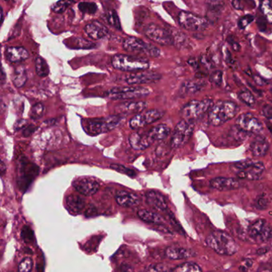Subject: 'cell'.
<instances>
[{
  "label": "cell",
  "instance_id": "obj_56",
  "mask_svg": "<svg viewBox=\"0 0 272 272\" xmlns=\"http://www.w3.org/2000/svg\"><path fill=\"white\" fill-rule=\"evenodd\" d=\"M4 81V71L2 70V83H3Z\"/></svg>",
  "mask_w": 272,
  "mask_h": 272
},
{
  "label": "cell",
  "instance_id": "obj_43",
  "mask_svg": "<svg viewBox=\"0 0 272 272\" xmlns=\"http://www.w3.org/2000/svg\"><path fill=\"white\" fill-rule=\"evenodd\" d=\"M253 162H254V161L251 160V159L239 161V162H235L234 164L232 165V167L235 170H236V172H238L240 170H245V169L248 168V166L252 165Z\"/></svg>",
  "mask_w": 272,
  "mask_h": 272
},
{
  "label": "cell",
  "instance_id": "obj_27",
  "mask_svg": "<svg viewBox=\"0 0 272 272\" xmlns=\"http://www.w3.org/2000/svg\"><path fill=\"white\" fill-rule=\"evenodd\" d=\"M224 8V2L220 0H209L207 2V15L208 21L211 22H216Z\"/></svg>",
  "mask_w": 272,
  "mask_h": 272
},
{
  "label": "cell",
  "instance_id": "obj_23",
  "mask_svg": "<svg viewBox=\"0 0 272 272\" xmlns=\"http://www.w3.org/2000/svg\"><path fill=\"white\" fill-rule=\"evenodd\" d=\"M205 86V81L201 79L186 80L185 82L181 84L180 88L179 94L181 96L196 94L197 92L203 90Z\"/></svg>",
  "mask_w": 272,
  "mask_h": 272
},
{
  "label": "cell",
  "instance_id": "obj_5",
  "mask_svg": "<svg viewBox=\"0 0 272 272\" xmlns=\"http://www.w3.org/2000/svg\"><path fill=\"white\" fill-rule=\"evenodd\" d=\"M213 105V101L211 99L191 100L185 104L181 111L182 120L194 122L195 120L201 118L202 116L208 113Z\"/></svg>",
  "mask_w": 272,
  "mask_h": 272
},
{
  "label": "cell",
  "instance_id": "obj_48",
  "mask_svg": "<svg viewBox=\"0 0 272 272\" xmlns=\"http://www.w3.org/2000/svg\"><path fill=\"white\" fill-rule=\"evenodd\" d=\"M36 130V128L34 126H29L27 128H25L23 129V132H22V135L25 137H29L30 135H32L34 132Z\"/></svg>",
  "mask_w": 272,
  "mask_h": 272
},
{
  "label": "cell",
  "instance_id": "obj_32",
  "mask_svg": "<svg viewBox=\"0 0 272 272\" xmlns=\"http://www.w3.org/2000/svg\"><path fill=\"white\" fill-rule=\"evenodd\" d=\"M35 69L37 74L41 77L48 76L50 72V68L47 62L41 57H38L35 60Z\"/></svg>",
  "mask_w": 272,
  "mask_h": 272
},
{
  "label": "cell",
  "instance_id": "obj_50",
  "mask_svg": "<svg viewBox=\"0 0 272 272\" xmlns=\"http://www.w3.org/2000/svg\"><path fill=\"white\" fill-rule=\"evenodd\" d=\"M264 114L267 118L272 119V106L266 105L264 108Z\"/></svg>",
  "mask_w": 272,
  "mask_h": 272
},
{
  "label": "cell",
  "instance_id": "obj_22",
  "mask_svg": "<svg viewBox=\"0 0 272 272\" xmlns=\"http://www.w3.org/2000/svg\"><path fill=\"white\" fill-rule=\"evenodd\" d=\"M196 255L193 250L178 245H172L166 249V257L173 260H185L194 257Z\"/></svg>",
  "mask_w": 272,
  "mask_h": 272
},
{
  "label": "cell",
  "instance_id": "obj_19",
  "mask_svg": "<svg viewBox=\"0 0 272 272\" xmlns=\"http://www.w3.org/2000/svg\"><path fill=\"white\" fill-rule=\"evenodd\" d=\"M264 170H265V166L262 162H254L245 170L236 172V176L240 179L257 180L262 176Z\"/></svg>",
  "mask_w": 272,
  "mask_h": 272
},
{
  "label": "cell",
  "instance_id": "obj_47",
  "mask_svg": "<svg viewBox=\"0 0 272 272\" xmlns=\"http://www.w3.org/2000/svg\"><path fill=\"white\" fill-rule=\"evenodd\" d=\"M253 20H254V17L252 16V15H250V14L245 15V16L240 18L238 22L239 27L240 29L246 28L247 26L250 24L251 22Z\"/></svg>",
  "mask_w": 272,
  "mask_h": 272
},
{
  "label": "cell",
  "instance_id": "obj_6",
  "mask_svg": "<svg viewBox=\"0 0 272 272\" xmlns=\"http://www.w3.org/2000/svg\"><path fill=\"white\" fill-rule=\"evenodd\" d=\"M123 48L125 51L137 55H145L152 58H158L161 55V50L157 46L135 37L125 38L123 42Z\"/></svg>",
  "mask_w": 272,
  "mask_h": 272
},
{
  "label": "cell",
  "instance_id": "obj_37",
  "mask_svg": "<svg viewBox=\"0 0 272 272\" xmlns=\"http://www.w3.org/2000/svg\"><path fill=\"white\" fill-rule=\"evenodd\" d=\"M239 98L248 106L253 107L256 104V99L249 91L240 92L239 93Z\"/></svg>",
  "mask_w": 272,
  "mask_h": 272
},
{
  "label": "cell",
  "instance_id": "obj_21",
  "mask_svg": "<svg viewBox=\"0 0 272 272\" xmlns=\"http://www.w3.org/2000/svg\"><path fill=\"white\" fill-rule=\"evenodd\" d=\"M212 188L219 191H228L236 190L240 187V182L236 178L218 177L213 178L210 182Z\"/></svg>",
  "mask_w": 272,
  "mask_h": 272
},
{
  "label": "cell",
  "instance_id": "obj_10",
  "mask_svg": "<svg viewBox=\"0 0 272 272\" xmlns=\"http://www.w3.org/2000/svg\"><path fill=\"white\" fill-rule=\"evenodd\" d=\"M178 22L184 30L189 31H203L208 26L205 18L187 11H181L178 15Z\"/></svg>",
  "mask_w": 272,
  "mask_h": 272
},
{
  "label": "cell",
  "instance_id": "obj_45",
  "mask_svg": "<svg viewBox=\"0 0 272 272\" xmlns=\"http://www.w3.org/2000/svg\"><path fill=\"white\" fill-rule=\"evenodd\" d=\"M146 272H169L167 266L162 264H151Z\"/></svg>",
  "mask_w": 272,
  "mask_h": 272
},
{
  "label": "cell",
  "instance_id": "obj_15",
  "mask_svg": "<svg viewBox=\"0 0 272 272\" xmlns=\"http://www.w3.org/2000/svg\"><path fill=\"white\" fill-rule=\"evenodd\" d=\"M162 78V75L155 72H142L132 73L125 77V82L129 85L150 84L157 82Z\"/></svg>",
  "mask_w": 272,
  "mask_h": 272
},
{
  "label": "cell",
  "instance_id": "obj_9",
  "mask_svg": "<svg viewBox=\"0 0 272 272\" xmlns=\"http://www.w3.org/2000/svg\"><path fill=\"white\" fill-rule=\"evenodd\" d=\"M164 115L165 112L159 109L143 111L135 115L129 120V127L133 130H137L146 125L157 122L163 117Z\"/></svg>",
  "mask_w": 272,
  "mask_h": 272
},
{
  "label": "cell",
  "instance_id": "obj_35",
  "mask_svg": "<svg viewBox=\"0 0 272 272\" xmlns=\"http://www.w3.org/2000/svg\"><path fill=\"white\" fill-rule=\"evenodd\" d=\"M73 3H75V0H59L58 2H55V4L53 5L51 9L55 12L63 13Z\"/></svg>",
  "mask_w": 272,
  "mask_h": 272
},
{
  "label": "cell",
  "instance_id": "obj_33",
  "mask_svg": "<svg viewBox=\"0 0 272 272\" xmlns=\"http://www.w3.org/2000/svg\"><path fill=\"white\" fill-rule=\"evenodd\" d=\"M172 272H202L201 268L195 263H184L174 268Z\"/></svg>",
  "mask_w": 272,
  "mask_h": 272
},
{
  "label": "cell",
  "instance_id": "obj_39",
  "mask_svg": "<svg viewBox=\"0 0 272 272\" xmlns=\"http://www.w3.org/2000/svg\"><path fill=\"white\" fill-rule=\"evenodd\" d=\"M260 7H261V10H262L263 14H264L267 20L272 23V6L270 1L263 0Z\"/></svg>",
  "mask_w": 272,
  "mask_h": 272
},
{
  "label": "cell",
  "instance_id": "obj_16",
  "mask_svg": "<svg viewBox=\"0 0 272 272\" xmlns=\"http://www.w3.org/2000/svg\"><path fill=\"white\" fill-rule=\"evenodd\" d=\"M148 107V103L145 101H128L118 104L115 110L117 115L127 116V115L138 114L145 111Z\"/></svg>",
  "mask_w": 272,
  "mask_h": 272
},
{
  "label": "cell",
  "instance_id": "obj_1",
  "mask_svg": "<svg viewBox=\"0 0 272 272\" xmlns=\"http://www.w3.org/2000/svg\"><path fill=\"white\" fill-rule=\"evenodd\" d=\"M206 243L212 250L222 256H233L238 252V245L232 236L222 231H215L208 235Z\"/></svg>",
  "mask_w": 272,
  "mask_h": 272
},
{
  "label": "cell",
  "instance_id": "obj_36",
  "mask_svg": "<svg viewBox=\"0 0 272 272\" xmlns=\"http://www.w3.org/2000/svg\"><path fill=\"white\" fill-rule=\"evenodd\" d=\"M45 112V107L42 103H37L31 108L30 118L37 120L42 118Z\"/></svg>",
  "mask_w": 272,
  "mask_h": 272
},
{
  "label": "cell",
  "instance_id": "obj_18",
  "mask_svg": "<svg viewBox=\"0 0 272 272\" xmlns=\"http://www.w3.org/2000/svg\"><path fill=\"white\" fill-rule=\"evenodd\" d=\"M145 198H146L147 204L153 209L160 212L167 211V202L162 193L156 190H149L145 194Z\"/></svg>",
  "mask_w": 272,
  "mask_h": 272
},
{
  "label": "cell",
  "instance_id": "obj_44",
  "mask_svg": "<svg viewBox=\"0 0 272 272\" xmlns=\"http://www.w3.org/2000/svg\"><path fill=\"white\" fill-rule=\"evenodd\" d=\"M209 80L212 84L220 85L222 84V80H223V72L220 70L215 71L210 75Z\"/></svg>",
  "mask_w": 272,
  "mask_h": 272
},
{
  "label": "cell",
  "instance_id": "obj_55",
  "mask_svg": "<svg viewBox=\"0 0 272 272\" xmlns=\"http://www.w3.org/2000/svg\"><path fill=\"white\" fill-rule=\"evenodd\" d=\"M267 127H268L269 132L272 134V124H271L270 122L267 123Z\"/></svg>",
  "mask_w": 272,
  "mask_h": 272
},
{
  "label": "cell",
  "instance_id": "obj_49",
  "mask_svg": "<svg viewBox=\"0 0 272 272\" xmlns=\"http://www.w3.org/2000/svg\"><path fill=\"white\" fill-rule=\"evenodd\" d=\"M253 262L252 260H246V261H244V264L240 266V269L244 272H248V269L252 266Z\"/></svg>",
  "mask_w": 272,
  "mask_h": 272
},
{
  "label": "cell",
  "instance_id": "obj_13",
  "mask_svg": "<svg viewBox=\"0 0 272 272\" xmlns=\"http://www.w3.org/2000/svg\"><path fill=\"white\" fill-rule=\"evenodd\" d=\"M236 124L239 130L252 134H260L264 129L262 123L251 113L240 115L236 120Z\"/></svg>",
  "mask_w": 272,
  "mask_h": 272
},
{
  "label": "cell",
  "instance_id": "obj_53",
  "mask_svg": "<svg viewBox=\"0 0 272 272\" xmlns=\"http://www.w3.org/2000/svg\"><path fill=\"white\" fill-rule=\"evenodd\" d=\"M0 170H1V175H3L5 174V170H6V166H5L4 162L2 161L1 162V166H0Z\"/></svg>",
  "mask_w": 272,
  "mask_h": 272
},
{
  "label": "cell",
  "instance_id": "obj_26",
  "mask_svg": "<svg viewBox=\"0 0 272 272\" xmlns=\"http://www.w3.org/2000/svg\"><path fill=\"white\" fill-rule=\"evenodd\" d=\"M269 143L266 138L258 136L251 143L250 148L255 157H264L269 150Z\"/></svg>",
  "mask_w": 272,
  "mask_h": 272
},
{
  "label": "cell",
  "instance_id": "obj_28",
  "mask_svg": "<svg viewBox=\"0 0 272 272\" xmlns=\"http://www.w3.org/2000/svg\"><path fill=\"white\" fill-rule=\"evenodd\" d=\"M171 129L166 124H159L149 131V134L153 142L164 140L170 136Z\"/></svg>",
  "mask_w": 272,
  "mask_h": 272
},
{
  "label": "cell",
  "instance_id": "obj_12",
  "mask_svg": "<svg viewBox=\"0 0 272 272\" xmlns=\"http://www.w3.org/2000/svg\"><path fill=\"white\" fill-rule=\"evenodd\" d=\"M145 34L149 39L162 46H170L174 43L173 34L158 25H148L145 29Z\"/></svg>",
  "mask_w": 272,
  "mask_h": 272
},
{
  "label": "cell",
  "instance_id": "obj_54",
  "mask_svg": "<svg viewBox=\"0 0 272 272\" xmlns=\"http://www.w3.org/2000/svg\"><path fill=\"white\" fill-rule=\"evenodd\" d=\"M121 272H132L130 271V268L128 265H125V266H122L121 268Z\"/></svg>",
  "mask_w": 272,
  "mask_h": 272
},
{
  "label": "cell",
  "instance_id": "obj_40",
  "mask_svg": "<svg viewBox=\"0 0 272 272\" xmlns=\"http://www.w3.org/2000/svg\"><path fill=\"white\" fill-rule=\"evenodd\" d=\"M33 260L30 257H26L19 263L18 265V272H30L32 270Z\"/></svg>",
  "mask_w": 272,
  "mask_h": 272
},
{
  "label": "cell",
  "instance_id": "obj_25",
  "mask_svg": "<svg viewBox=\"0 0 272 272\" xmlns=\"http://www.w3.org/2000/svg\"><path fill=\"white\" fill-rule=\"evenodd\" d=\"M85 32L93 40H101L108 34V29L97 21L90 22L85 26Z\"/></svg>",
  "mask_w": 272,
  "mask_h": 272
},
{
  "label": "cell",
  "instance_id": "obj_42",
  "mask_svg": "<svg viewBox=\"0 0 272 272\" xmlns=\"http://www.w3.org/2000/svg\"><path fill=\"white\" fill-rule=\"evenodd\" d=\"M110 168L116 170L117 172L126 174L128 176L134 177L136 175L134 170H131V169L127 168V167H125V166H122V165L112 164L110 165Z\"/></svg>",
  "mask_w": 272,
  "mask_h": 272
},
{
  "label": "cell",
  "instance_id": "obj_4",
  "mask_svg": "<svg viewBox=\"0 0 272 272\" xmlns=\"http://www.w3.org/2000/svg\"><path fill=\"white\" fill-rule=\"evenodd\" d=\"M124 116L121 115L107 116L102 118L91 119L87 123V133L91 136L103 134L118 128L123 122Z\"/></svg>",
  "mask_w": 272,
  "mask_h": 272
},
{
  "label": "cell",
  "instance_id": "obj_29",
  "mask_svg": "<svg viewBox=\"0 0 272 272\" xmlns=\"http://www.w3.org/2000/svg\"><path fill=\"white\" fill-rule=\"evenodd\" d=\"M67 205L69 210L75 213H79L85 206V201L79 195L72 194L67 198Z\"/></svg>",
  "mask_w": 272,
  "mask_h": 272
},
{
  "label": "cell",
  "instance_id": "obj_31",
  "mask_svg": "<svg viewBox=\"0 0 272 272\" xmlns=\"http://www.w3.org/2000/svg\"><path fill=\"white\" fill-rule=\"evenodd\" d=\"M13 84L16 88H20L24 86L27 81V74L26 68L22 66L14 68L12 77Z\"/></svg>",
  "mask_w": 272,
  "mask_h": 272
},
{
  "label": "cell",
  "instance_id": "obj_14",
  "mask_svg": "<svg viewBox=\"0 0 272 272\" xmlns=\"http://www.w3.org/2000/svg\"><path fill=\"white\" fill-rule=\"evenodd\" d=\"M77 192L84 196H93L98 191L101 183L93 177H81L73 182Z\"/></svg>",
  "mask_w": 272,
  "mask_h": 272
},
{
  "label": "cell",
  "instance_id": "obj_57",
  "mask_svg": "<svg viewBox=\"0 0 272 272\" xmlns=\"http://www.w3.org/2000/svg\"><path fill=\"white\" fill-rule=\"evenodd\" d=\"M260 272H272V271L268 270V269H264V270L261 271Z\"/></svg>",
  "mask_w": 272,
  "mask_h": 272
},
{
  "label": "cell",
  "instance_id": "obj_51",
  "mask_svg": "<svg viewBox=\"0 0 272 272\" xmlns=\"http://www.w3.org/2000/svg\"><path fill=\"white\" fill-rule=\"evenodd\" d=\"M26 125V120H20L19 121L15 124L14 125V129L15 131L21 130V129H24Z\"/></svg>",
  "mask_w": 272,
  "mask_h": 272
},
{
  "label": "cell",
  "instance_id": "obj_11",
  "mask_svg": "<svg viewBox=\"0 0 272 272\" xmlns=\"http://www.w3.org/2000/svg\"><path fill=\"white\" fill-rule=\"evenodd\" d=\"M248 236L256 242H266L272 237V228L264 219H259L248 228Z\"/></svg>",
  "mask_w": 272,
  "mask_h": 272
},
{
  "label": "cell",
  "instance_id": "obj_38",
  "mask_svg": "<svg viewBox=\"0 0 272 272\" xmlns=\"http://www.w3.org/2000/svg\"><path fill=\"white\" fill-rule=\"evenodd\" d=\"M79 8L84 14H93L97 11V6L94 2H83L79 3Z\"/></svg>",
  "mask_w": 272,
  "mask_h": 272
},
{
  "label": "cell",
  "instance_id": "obj_30",
  "mask_svg": "<svg viewBox=\"0 0 272 272\" xmlns=\"http://www.w3.org/2000/svg\"><path fill=\"white\" fill-rule=\"evenodd\" d=\"M137 216L146 223L151 224H163L164 220L162 216H160L158 212L153 211L147 210V209H141L137 212Z\"/></svg>",
  "mask_w": 272,
  "mask_h": 272
},
{
  "label": "cell",
  "instance_id": "obj_2",
  "mask_svg": "<svg viewBox=\"0 0 272 272\" xmlns=\"http://www.w3.org/2000/svg\"><path fill=\"white\" fill-rule=\"evenodd\" d=\"M237 111L238 107L232 101H218L208 112V121L212 126H220L234 118Z\"/></svg>",
  "mask_w": 272,
  "mask_h": 272
},
{
  "label": "cell",
  "instance_id": "obj_8",
  "mask_svg": "<svg viewBox=\"0 0 272 272\" xmlns=\"http://www.w3.org/2000/svg\"><path fill=\"white\" fill-rule=\"evenodd\" d=\"M195 124L192 121L181 120L177 124L171 138V147L181 148L187 143L193 133Z\"/></svg>",
  "mask_w": 272,
  "mask_h": 272
},
{
  "label": "cell",
  "instance_id": "obj_52",
  "mask_svg": "<svg viewBox=\"0 0 272 272\" xmlns=\"http://www.w3.org/2000/svg\"><path fill=\"white\" fill-rule=\"evenodd\" d=\"M228 42H229L230 44L232 45V48L234 49L236 51H239V50L240 49V46H239L238 43H236V42H235L233 40H228Z\"/></svg>",
  "mask_w": 272,
  "mask_h": 272
},
{
  "label": "cell",
  "instance_id": "obj_34",
  "mask_svg": "<svg viewBox=\"0 0 272 272\" xmlns=\"http://www.w3.org/2000/svg\"><path fill=\"white\" fill-rule=\"evenodd\" d=\"M105 18L107 22H109L111 26H113L117 30H121V22H120L119 17L117 15V12L113 10H109L105 13Z\"/></svg>",
  "mask_w": 272,
  "mask_h": 272
},
{
  "label": "cell",
  "instance_id": "obj_41",
  "mask_svg": "<svg viewBox=\"0 0 272 272\" xmlns=\"http://www.w3.org/2000/svg\"><path fill=\"white\" fill-rule=\"evenodd\" d=\"M269 204H270V202L268 200V198L264 194H262V195H260V196L256 198V202H255V206H256L257 209L264 210V209H266L268 208Z\"/></svg>",
  "mask_w": 272,
  "mask_h": 272
},
{
  "label": "cell",
  "instance_id": "obj_46",
  "mask_svg": "<svg viewBox=\"0 0 272 272\" xmlns=\"http://www.w3.org/2000/svg\"><path fill=\"white\" fill-rule=\"evenodd\" d=\"M21 234H22V238L23 239L25 242H30L34 238L33 231L28 226L23 227Z\"/></svg>",
  "mask_w": 272,
  "mask_h": 272
},
{
  "label": "cell",
  "instance_id": "obj_3",
  "mask_svg": "<svg viewBox=\"0 0 272 272\" xmlns=\"http://www.w3.org/2000/svg\"><path fill=\"white\" fill-rule=\"evenodd\" d=\"M113 68L123 72H141L147 70L149 62L143 57L127 54H117L112 58Z\"/></svg>",
  "mask_w": 272,
  "mask_h": 272
},
{
  "label": "cell",
  "instance_id": "obj_7",
  "mask_svg": "<svg viewBox=\"0 0 272 272\" xmlns=\"http://www.w3.org/2000/svg\"><path fill=\"white\" fill-rule=\"evenodd\" d=\"M150 94V89L145 87H117L107 91L106 96L115 100H129L142 98Z\"/></svg>",
  "mask_w": 272,
  "mask_h": 272
},
{
  "label": "cell",
  "instance_id": "obj_17",
  "mask_svg": "<svg viewBox=\"0 0 272 272\" xmlns=\"http://www.w3.org/2000/svg\"><path fill=\"white\" fill-rule=\"evenodd\" d=\"M129 142L132 148L134 150H145L153 143L149 132H134L129 137Z\"/></svg>",
  "mask_w": 272,
  "mask_h": 272
},
{
  "label": "cell",
  "instance_id": "obj_20",
  "mask_svg": "<svg viewBox=\"0 0 272 272\" xmlns=\"http://www.w3.org/2000/svg\"><path fill=\"white\" fill-rule=\"evenodd\" d=\"M115 200L119 205L126 208L137 206L141 202L137 194L126 190H117L115 194Z\"/></svg>",
  "mask_w": 272,
  "mask_h": 272
},
{
  "label": "cell",
  "instance_id": "obj_24",
  "mask_svg": "<svg viewBox=\"0 0 272 272\" xmlns=\"http://www.w3.org/2000/svg\"><path fill=\"white\" fill-rule=\"evenodd\" d=\"M5 56L6 60L11 63H19L28 59L30 54L27 50L22 46H12L6 48Z\"/></svg>",
  "mask_w": 272,
  "mask_h": 272
}]
</instances>
